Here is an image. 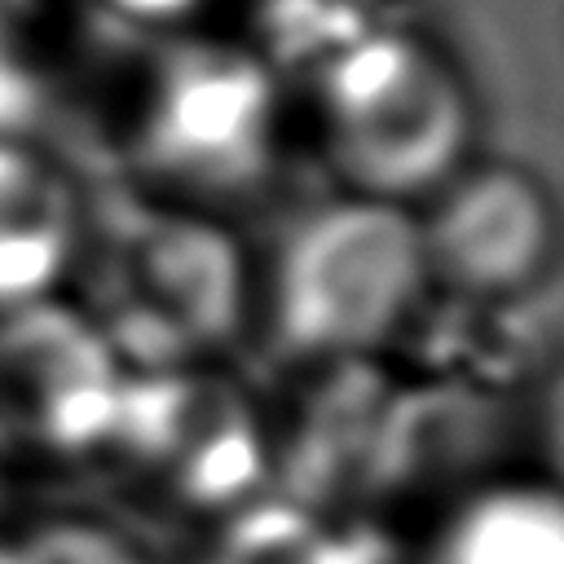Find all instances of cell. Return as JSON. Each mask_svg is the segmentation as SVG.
Here are the masks:
<instances>
[{
    "instance_id": "obj_1",
    "label": "cell",
    "mask_w": 564,
    "mask_h": 564,
    "mask_svg": "<svg viewBox=\"0 0 564 564\" xmlns=\"http://www.w3.org/2000/svg\"><path fill=\"white\" fill-rule=\"evenodd\" d=\"M317 115L348 189L392 203L441 189L471 141L458 70L405 31H370L335 53L317 84Z\"/></svg>"
},
{
    "instance_id": "obj_2",
    "label": "cell",
    "mask_w": 564,
    "mask_h": 564,
    "mask_svg": "<svg viewBox=\"0 0 564 564\" xmlns=\"http://www.w3.org/2000/svg\"><path fill=\"white\" fill-rule=\"evenodd\" d=\"M427 282L423 234L405 203L348 194L295 225L278 256V339L304 357L375 348Z\"/></svg>"
},
{
    "instance_id": "obj_3",
    "label": "cell",
    "mask_w": 564,
    "mask_h": 564,
    "mask_svg": "<svg viewBox=\"0 0 564 564\" xmlns=\"http://www.w3.org/2000/svg\"><path fill=\"white\" fill-rule=\"evenodd\" d=\"M278 93L269 70L229 44L176 48L141 110L150 167L189 189H242L273 154Z\"/></svg>"
},
{
    "instance_id": "obj_4",
    "label": "cell",
    "mask_w": 564,
    "mask_h": 564,
    "mask_svg": "<svg viewBox=\"0 0 564 564\" xmlns=\"http://www.w3.org/2000/svg\"><path fill=\"white\" fill-rule=\"evenodd\" d=\"M106 441L154 467L194 507L234 502L264 471V445L247 401L229 383L198 375L119 383Z\"/></svg>"
},
{
    "instance_id": "obj_5",
    "label": "cell",
    "mask_w": 564,
    "mask_h": 564,
    "mask_svg": "<svg viewBox=\"0 0 564 564\" xmlns=\"http://www.w3.org/2000/svg\"><path fill=\"white\" fill-rule=\"evenodd\" d=\"M427 278L476 300H498L529 286L555 242L546 189L516 167L454 172L427 220H419Z\"/></svg>"
},
{
    "instance_id": "obj_6",
    "label": "cell",
    "mask_w": 564,
    "mask_h": 564,
    "mask_svg": "<svg viewBox=\"0 0 564 564\" xmlns=\"http://www.w3.org/2000/svg\"><path fill=\"white\" fill-rule=\"evenodd\" d=\"M119 379L106 348L66 317H22L0 335V432L35 449L101 445Z\"/></svg>"
},
{
    "instance_id": "obj_7",
    "label": "cell",
    "mask_w": 564,
    "mask_h": 564,
    "mask_svg": "<svg viewBox=\"0 0 564 564\" xmlns=\"http://www.w3.org/2000/svg\"><path fill=\"white\" fill-rule=\"evenodd\" d=\"M507 441L502 405L471 383L388 392L370 445L366 494H427L480 471Z\"/></svg>"
},
{
    "instance_id": "obj_8",
    "label": "cell",
    "mask_w": 564,
    "mask_h": 564,
    "mask_svg": "<svg viewBox=\"0 0 564 564\" xmlns=\"http://www.w3.org/2000/svg\"><path fill=\"white\" fill-rule=\"evenodd\" d=\"M115 335L145 361H167L220 339L234 322V264L203 238H172L141 251L119 282Z\"/></svg>"
},
{
    "instance_id": "obj_9",
    "label": "cell",
    "mask_w": 564,
    "mask_h": 564,
    "mask_svg": "<svg viewBox=\"0 0 564 564\" xmlns=\"http://www.w3.org/2000/svg\"><path fill=\"white\" fill-rule=\"evenodd\" d=\"M383 405H388V388L370 370H339L317 392L282 463L295 507H326L366 489L370 445Z\"/></svg>"
},
{
    "instance_id": "obj_10",
    "label": "cell",
    "mask_w": 564,
    "mask_h": 564,
    "mask_svg": "<svg viewBox=\"0 0 564 564\" xmlns=\"http://www.w3.org/2000/svg\"><path fill=\"white\" fill-rule=\"evenodd\" d=\"M436 564H564V511L546 489L485 494L454 520Z\"/></svg>"
},
{
    "instance_id": "obj_11",
    "label": "cell",
    "mask_w": 564,
    "mask_h": 564,
    "mask_svg": "<svg viewBox=\"0 0 564 564\" xmlns=\"http://www.w3.org/2000/svg\"><path fill=\"white\" fill-rule=\"evenodd\" d=\"M203 564H388V542L375 529L330 533L295 502H260L220 533Z\"/></svg>"
},
{
    "instance_id": "obj_12",
    "label": "cell",
    "mask_w": 564,
    "mask_h": 564,
    "mask_svg": "<svg viewBox=\"0 0 564 564\" xmlns=\"http://www.w3.org/2000/svg\"><path fill=\"white\" fill-rule=\"evenodd\" d=\"M0 564H141V560L97 524H44L22 542L0 546Z\"/></svg>"
},
{
    "instance_id": "obj_13",
    "label": "cell",
    "mask_w": 564,
    "mask_h": 564,
    "mask_svg": "<svg viewBox=\"0 0 564 564\" xmlns=\"http://www.w3.org/2000/svg\"><path fill=\"white\" fill-rule=\"evenodd\" d=\"M110 4L132 22H176V18H189L194 9H203L207 0H110Z\"/></svg>"
}]
</instances>
